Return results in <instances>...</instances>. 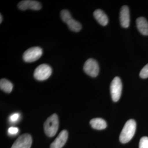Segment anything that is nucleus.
<instances>
[{
    "label": "nucleus",
    "mask_w": 148,
    "mask_h": 148,
    "mask_svg": "<svg viewBox=\"0 0 148 148\" xmlns=\"http://www.w3.org/2000/svg\"><path fill=\"white\" fill-rule=\"evenodd\" d=\"M136 130V122L133 120H128L125 123L120 135V141L123 144L130 142L133 137Z\"/></svg>",
    "instance_id": "1"
},
{
    "label": "nucleus",
    "mask_w": 148,
    "mask_h": 148,
    "mask_svg": "<svg viewBox=\"0 0 148 148\" xmlns=\"http://www.w3.org/2000/svg\"><path fill=\"white\" fill-rule=\"evenodd\" d=\"M59 128L58 117L54 114L49 117L44 123V130L49 137H53L57 133Z\"/></svg>",
    "instance_id": "2"
},
{
    "label": "nucleus",
    "mask_w": 148,
    "mask_h": 148,
    "mask_svg": "<svg viewBox=\"0 0 148 148\" xmlns=\"http://www.w3.org/2000/svg\"><path fill=\"white\" fill-rule=\"evenodd\" d=\"M42 54V49L39 47H34L29 48L23 53V60L26 62L31 63L35 62L40 58Z\"/></svg>",
    "instance_id": "3"
},
{
    "label": "nucleus",
    "mask_w": 148,
    "mask_h": 148,
    "mask_svg": "<svg viewBox=\"0 0 148 148\" xmlns=\"http://www.w3.org/2000/svg\"><path fill=\"white\" fill-rule=\"evenodd\" d=\"M52 68L47 64L39 65L34 71V77L38 81H44L48 79L52 74Z\"/></svg>",
    "instance_id": "4"
},
{
    "label": "nucleus",
    "mask_w": 148,
    "mask_h": 148,
    "mask_svg": "<svg viewBox=\"0 0 148 148\" xmlns=\"http://www.w3.org/2000/svg\"><path fill=\"white\" fill-rule=\"evenodd\" d=\"M122 89L121 80L120 77H115L111 82L110 93L112 101L116 102L121 97Z\"/></svg>",
    "instance_id": "5"
},
{
    "label": "nucleus",
    "mask_w": 148,
    "mask_h": 148,
    "mask_svg": "<svg viewBox=\"0 0 148 148\" xmlns=\"http://www.w3.org/2000/svg\"><path fill=\"white\" fill-rule=\"evenodd\" d=\"M84 70L85 73L90 76L95 77L98 76L99 71L98 63L93 59H88L84 64Z\"/></svg>",
    "instance_id": "6"
},
{
    "label": "nucleus",
    "mask_w": 148,
    "mask_h": 148,
    "mask_svg": "<svg viewBox=\"0 0 148 148\" xmlns=\"http://www.w3.org/2000/svg\"><path fill=\"white\" fill-rule=\"evenodd\" d=\"M32 139L29 134H24L16 139L11 148H30Z\"/></svg>",
    "instance_id": "7"
},
{
    "label": "nucleus",
    "mask_w": 148,
    "mask_h": 148,
    "mask_svg": "<svg viewBox=\"0 0 148 148\" xmlns=\"http://www.w3.org/2000/svg\"><path fill=\"white\" fill-rule=\"evenodd\" d=\"M18 7L22 11H25L27 9L37 11L41 10L42 7L41 3L36 1L25 0L20 2L18 5Z\"/></svg>",
    "instance_id": "8"
},
{
    "label": "nucleus",
    "mask_w": 148,
    "mask_h": 148,
    "mask_svg": "<svg viewBox=\"0 0 148 148\" xmlns=\"http://www.w3.org/2000/svg\"><path fill=\"white\" fill-rule=\"evenodd\" d=\"M68 133L66 130H63L59 133L54 141L50 145V148H62L67 141Z\"/></svg>",
    "instance_id": "9"
},
{
    "label": "nucleus",
    "mask_w": 148,
    "mask_h": 148,
    "mask_svg": "<svg viewBox=\"0 0 148 148\" xmlns=\"http://www.w3.org/2000/svg\"><path fill=\"white\" fill-rule=\"evenodd\" d=\"M120 21L121 25L124 28H127L130 26V16L129 8L127 5L122 7L120 13Z\"/></svg>",
    "instance_id": "10"
},
{
    "label": "nucleus",
    "mask_w": 148,
    "mask_h": 148,
    "mask_svg": "<svg viewBox=\"0 0 148 148\" xmlns=\"http://www.w3.org/2000/svg\"><path fill=\"white\" fill-rule=\"evenodd\" d=\"M138 30L143 35H148V22L144 17H139L136 20Z\"/></svg>",
    "instance_id": "11"
},
{
    "label": "nucleus",
    "mask_w": 148,
    "mask_h": 148,
    "mask_svg": "<svg viewBox=\"0 0 148 148\" xmlns=\"http://www.w3.org/2000/svg\"><path fill=\"white\" fill-rule=\"evenodd\" d=\"M93 15L97 21H98L101 25L106 26L108 24V18L106 15V13L104 12V11L99 9L97 10L94 12Z\"/></svg>",
    "instance_id": "12"
},
{
    "label": "nucleus",
    "mask_w": 148,
    "mask_h": 148,
    "mask_svg": "<svg viewBox=\"0 0 148 148\" xmlns=\"http://www.w3.org/2000/svg\"><path fill=\"white\" fill-rule=\"evenodd\" d=\"M90 125L95 130H101L107 127V123L104 120L101 118H95L90 121Z\"/></svg>",
    "instance_id": "13"
},
{
    "label": "nucleus",
    "mask_w": 148,
    "mask_h": 148,
    "mask_svg": "<svg viewBox=\"0 0 148 148\" xmlns=\"http://www.w3.org/2000/svg\"><path fill=\"white\" fill-rule=\"evenodd\" d=\"M13 86L10 81L5 79H2L0 81L1 90H3L5 93H10L12 91Z\"/></svg>",
    "instance_id": "14"
},
{
    "label": "nucleus",
    "mask_w": 148,
    "mask_h": 148,
    "mask_svg": "<svg viewBox=\"0 0 148 148\" xmlns=\"http://www.w3.org/2000/svg\"><path fill=\"white\" fill-rule=\"evenodd\" d=\"M67 25L70 29L74 32H79L82 28L81 24L74 19H71L70 21H68Z\"/></svg>",
    "instance_id": "15"
},
{
    "label": "nucleus",
    "mask_w": 148,
    "mask_h": 148,
    "mask_svg": "<svg viewBox=\"0 0 148 148\" xmlns=\"http://www.w3.org/2000/svg\"><path fill=\"white\" fill-rule=\"evenodd\" d=\"M60 16L62 21L66 24L72 19L70 12L66 10H63L61 11Z\"/></svg>",
    "instance_id": "16"
},
{
    "label": "nucleus",
    "mask_w": 148,
    "mask_h": 148,
    "mask_svg": "<svg viewBox=\"0 0 148 148\" xmlns=\"http://www.w3.org/2000/svg\"><path fill=\"white\" fill-rule=\"evenodd\" d=\"M140 77L142 79L148 78V64L145 65L140 72Z\"/></svg>",
    "instance_id": "17"
},
{
    "label": "nucleus",
    "mask_w": 148,
    "mask_h": 148,
    "mask_svg": "<svg viewBox=\"0 0 148 148\" xmlns=\"http://www.w3.org/2000/svg\"><path fill=\"white\" fill-rule=\"evenodd\" d=\"M139 148H148V137H143L140 139L139 142Z\"/></svg>",
    "instance_id": "18"
},
{
    "label": "nucleus",
    "mask_w": 148,
    "mask_h": 148,
    "mask_svg": "<svg viewBox=\"0 0 148 148\" xmlns=\"http://www.w3.org/2000/svg\"><path fill=\"white\" fill-rule=\"evenodd\" d=\"M18 131H19V130L17 127H12L8 129V133L11 135L17 134Z\"/></svg>",
    "instance_id": "19"
},
{
    "label": "nucleus",
    "mask_w": 148,
    "mask_h": 148,
    "mask_svg": "<svg viewBox=\"0 0 148 148\" xmlns=\"http://www.w3.org/2000/svg\"><path fill=\"white\" fill-rule=\"evenodd\" d=\"M19 118V114L14 113L10 116V120L12 122H16L18 120Z\"/></svg>",
    "instance_id": "20"
},
{
    "label": "nucleus",
    "mask_w": 148,
    "mask_h": 148,
    "mask_svg": "<svg viewBox=\"0 0 148 148\" xmlns=\"http://www.w3.org/2000/svg\"><path fill=\"white\" fill-rule=\"evenodd\" d=\"M0 17H1V20H0V23H1L2 22V19H3V18H2V14H1V15H0Z\"/></svg>",
    "instance_id": "21"
}]
</instances>
